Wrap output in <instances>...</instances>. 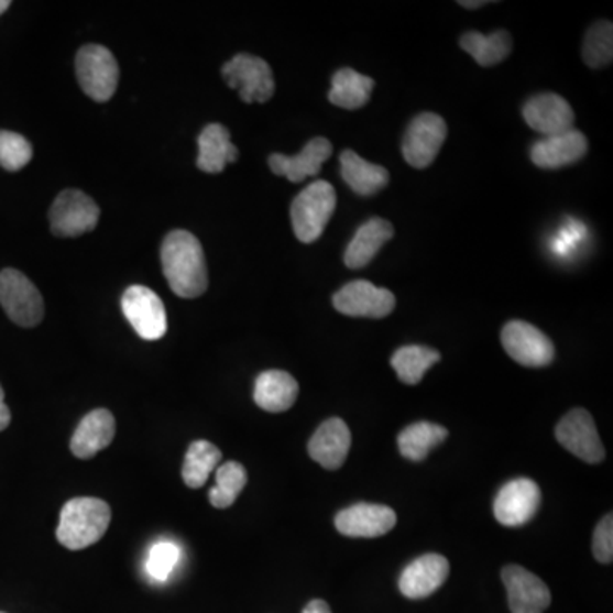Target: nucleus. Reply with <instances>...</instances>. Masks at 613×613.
<instances>
[{
  "label": "nucleus",
  "mask_w": 613,
  "mask_h": 613,
  "mask_svg": "<svg viewBox=\"0 0 613 613\" xmlns=\"http://www.w3.org/2000/svg\"><path fill=\"white\" fill-rule=\"evenodd\" d=\"M332 304L344 316L384 319L394 313L395 297L387 288L375 286L366 280H357L336 292Z\"/></svg>",
  "instance_id": "9b49d317"
},
{
  "label": "nucleus",
  "mask_w": 613,
  "mask_h": 613,
  "mask_svg": "<svg viewBox=\"0 0 613 613\" xmlns=\"http://www.w3.org/2000/svg\"><path fill=\"white\" fill-rule=\"evenodd\" d=\"M11 425V411L6 406L4 388L0 385V431H4Z\"/></svg>",
  "instance_id": "c9c22d12"
},
{
  "label": "nucleus",
  "mask_w": 613,
  "mask_h": 613,
  "mask_svg": "<svg viewBox=\"0 0 613 613\" xmlns=\"http://www.w3.org/2000/svg\"><path fill=\"white\" fill-rule=\"evenodd\" d=\"M501 578L508 591L512 613H544L549 609L552 602L549 588L534 572L512 565L503 569Z\"/></svg>",
  "instance_id": "4468645a"
},
{
  "label": "nucleus",
  "mask_w": 613,
  "mask_h": 613,
  "mask_svg": "<svg viewBox=\"0 0 613 613\" xmlns=\"http://www.w3.org/2000/svg\"><path fill=\"white\" fill-rule=\"evenodd\" d=\"M239 151L230 140L229 130L220 123L205 127L198 136V158L196 166L208 174H219L226 169L227 164L238 161Z\"/></svg>",
  "instance_id": "5701e85b"
},
{
  "label": "nucleus",
  "mask_w": 613,
  "mask_h": 613,
  "mask_svg": "<svg viewBox=\"0 0 613 613\" xmlns=\"http://www.w3.org/2000/svg\"><path fill=\"white\" fill-rule=\"evenodd\" d=\"M556 438L566 450L583 462L599 463L605 459V448L588 411L572 409L566 414L557 425Z\"/></svg>",
  "instance_id": "f8f14e48"
},
{
  "label": "nucleus",
  "mask_w": 613,
  "mask_h": 613,
  "mask_svg": "<svg viewBox=\"0 0 613 613\" xmlns=\"http://www.w3.org/2000/svg\"><path fill=\"white\" fill-rule=\"evenodd\" d=\"M0 613H4V612H0Z\"/></svg>",
  "instance_id": "ea45409f"
},
{
  "label": "nucleus",
  "mask_w": 613,
  "mask_h": 613,
  "mask_svg": "<svg viewBox=\"0 0 613 613\" xmlns=\"http://www.w3.org/2000/svg\"><path fill=\"white\" fill-rule=\"evenodd\" d=\"M33 158L31 143L20 133L0 130V167L9 173H18Z\"/></svg>",
  "instance_id": "473e14b6"
},
{
  "label": "nucleus",
  "mask_w": 613,
  "mask_h": 613,
  "mask_svg": "<svg viewBox=\"0 0 613 613\" xmlns=\"http://www.w3.org/2000/svg\"><path fill=\"white\" fill-rule=\"evenodd\" d=\"M222 452L207 440L193 441L183 463V481L189 490H200L219 467Z\"/></svg>",
  "instance_id": "c85d7f7f"
},
{
  "label": "nucleus",
  "mask_w": 613,
  "mask_h": 613,
  "mask_svg": "<svg viewBox=\"0 0 613 613\" xmlns=\"http://www.w3.org/2000/svg\"><path fill=\"white\" fill-rule=\"evenodd\" d=\"M336 204L335 188L328 182H314L298 193L291 208L292 227L298 241L313 244L320 239L335 214Z\"/></svg>",
  "instance_id": "7ed1b4c3"
},
{
  "label": "nucleus",
  "mask_w": 613,
  "mask_h": 613,
  "mask_svg": "<svg viewBox=\"0 0 613 613\" xmlns=\"http://www.w3.org/2000/svg\"><path fill=\"white\" fill-rule=\"evenodd\" d=\"M76 72L84 95L98 102L113 98L120 80V67L110 50L101 45L83 46L77 53Z\"/></svg>",
  "instance_id": "39448f33"
},
{
  "label": "nucleus",
  "mask_w": 613,
  "mask_h": 613,
  "mask_svg": "<svg viewBox=\"0 0 613 613\" xmlns=\"http://www.w3.org/2000/svg\"><path fill=\"white\" fill-rule=\"evenodd\" d=\"M298 397V384L291 373L267 370L261 373L254 385V403L267 413L291 409Z\"/></svg>",
  "instance_id": "b1692460"
},
{
  "label": "nucleus",
  "mask_w": 613,
  "mask_h": 613,
  "mask_svg": "<svg viewBox=\"0 0 613 613\" xmlns=\"http://www.w3.org/2000/svg\"><path fill=\"white\" fill-rule=\"evenodd\" d=\"M339 534L351 538H375L388 534L397 523L394 510L384 504L358 503L336 516Z\"/></svg>",
  "instance_id": "2eb2a0df"
},
{
  "label": "nucleus",
  "mask_w": 613,
  "mask_h": 613,
  "mask_svg": "<svg viewBox=\"0 0 613 613\" xmlns=\"http://www.w3.org/2000/svg\"><path fill=\"white\" fill-rule=\"evenodd\" d=\"M440 360L441 354L437 350L413 344V347H403L395 351L391 358V365L401 382L407 385H418L425 373L433 365H437Z\"/></svg>",
  "instance_id": "c756f323"
},
{
  "label": "nucleus",
  "mask_w": 613,
  "mask_h": 613,
  "mask_svg": "<svg viewBox=\"0 0 613 613\" xmlns=\"http://www.w3.org/2000/svg\"><path fill=\"white\" fill-rule=\"evenodd\" d=\"M593 556L596 561L610 565L613 561V518L606 515L593 535Z\"/></svg>",
  "instance_id": "f704fd0d"
},
{
  "label": "nucleus",
  "mask_w": 613,
  "mask_h": 613,
  "mask_svg": "<svg viewBox=\"0 0 613 613\" xmlns=\"http://www.w3.org/2000/svg\"><path fill=\"white\" fill-rule=\"evenodd\" d=\"M121 309L136 335L145 341H157L166 335V307L147 286L133 285L127 288L121 298Z\"/></svg>",
  "instance_id": "6e6552de"
},
{
  "label": "nucleus",
  "mask_w": 613,
  "mask_h": 613,
  "mask_svg": "<svg viewBox=\"0 0 613 613\" xmlns=\"http://www.w3.org/2000/svg\"><path fill=\"white\" fill-rule=\"evenodd\" d=\"M110 504L99 497H74L64 504L58 523V543L68 550L95 546L110 527Z\"/></svg>",
  "instance_id": "f03ea898"
},
{
  "label": "nucleus",
  "mask_w": 613,
  "mask_h": 613,
  "mask_svg": "<svg viewBox=\"0 0 613 613\" xmlns=\"http://www.w3.org/2000/svg\"><path fill=\"white\" fill-rule=\"evenodd\" d=\"M248 484V472L239 462H226L217 469V484L208 493L211 506L219 510L229 508Z\"/></svg>",
  "instance_id": "7c9ffc66"
},
{
  "label": "nucleus",
  "mask_w": 613,
  "mask_h": 613,
  "mask_svg": "<svg viewBox=\"0 0 613 613\" xmlns=\"http://www.w3.org/2000/svg\"><path fill=\"white\" fill-rule=\"evenodd\" d=\"M460 46L481 67H493L508 57L512 53L513 42L508 31L500 30L491 34L469 31L460 39Z\"/></svg>",
  "instance_id": "bb28decb"
},
{
  "label": "nucleus",
  "mask_w": 613,
  "mask_h": 613,
  "mask_svg": "<svg viewBox=\"0 0 613 613\" xmlns=\"http://www.w3.org/2000/svg\"><path fill=\"white\" fill-rule=\"evenodd\" d=\"M351 448V431L341 418L324 422L309 441V456L328 471H338Z\"/></svg>",
  "instance_id": "aec40b11"
},
{
  "label": "nucleus",
  "mask_w": 613,
  "mask_h": 613,
  "mask_svg": "<svg viewBox=\"0 0 613 613\" xmlns=\"http://www.w3.org/2000/svg\"><path fill=\"white\" fill-rule=\"evenodd\" d=\"M0 305L9 319L21 328H34L45 316V304L39 288L14 267L0 272Z\"/></svg>",
  "instance_id": "20e7f679"
},
{
  "label": "nucleus",
  "mask_w": 613,
  "mask_h": 613,
  "mask_svg": "<svg viewBox=\"0 0 613 613\" xmlns=\"http://www.w3.org/2000/svg\"><path fill=\"white\" fill-rule=\"evenodd\" d=\"M179 559H182V549L169 540H162L152 546L147 557V572L152 580L158 583L169 580Z\"/></svg>",
  "instance_id": "72a5a7b5"
},
{
  "label": "nucleus",
  "mask_w": 613,
  "mask_h": 613,
  "mask_svg": "<svg viewBox=\"0 0 613 613\" xmlns=\"http://www.w3.org/2000/svg\"><path fill=\"white\" fill-rule=\"evenodd\" d=\"M448 437V429L435 423L419 422L407 426L397 437L401 456L413 462H422L429 456L433 448L444 444Z\"/></svg>",
  "instance_id": "cd10ccee"
},
{
  "label": "nucleus",
  "mask_w": 613,
  "mask_h": 613,
  "mask_svg": "<svg viewBox=\"0 0 613 613\" xmlns=\"http://www.w3.org/2000/svg\"><path fill=\"white\" fill-rule=\"evenodd\" d=\"M341 176L358 196H372L388 185V171L360 157L357 152L342 151L339 155Z\"/></svg>",
  "instance_id": "393cba45"
},
{
  "label": "nucleus",
  "mask_w": 613,
  "mask_h": 613,
  "mask_svg": "<svg viewBox=\"0 0 613 613\" xmlns=\"http://www.w3.org/2000/svg\"><path fill=\"white\" fill-rule=\"evenodd\" d=\"M613 24L600 21L588 30L583 43L584 64L591 68H603L612 64Z\"/></svg>",
  "instance_id": "2f4dec72"
},
{
  "label": "nucleus",
  "mask_w": 613,
  "mask_h": 613,
  "mask_svg": "<svg viewBox=\"0 0 613 613\" xmlns=\"http://www.w3.org/2000/svg\"><path fill=\"white\" fill-rule=\"evenodd\" d=\"M447 123L435 113H422L411 121L403 139V155L409 166L425 169L437 158L447 140Z\"/></svg>",
  "instance_id": "9d476101"
},
{
  "label": "nucleus",
  "mask_w": 613,
  "mask_h": 613,
  "mask_svg": "<svg viewBox=\"0 0 613 613\" xmlns=\"http://www.w3.org/2000/svg\"><path fill=\"white\" fill-rule=\"evenodd\" d=\"M373 87L375 80L370 77L358 74L353 68H339L332 76L328 98L342 110H360L372 98Z\"/></svg>",
  "instance_id": "a878e982"
},
{
  "label": "nucleus",
  "mask_w": 613,
  "mask_h": 613,
  "mask_svg": "<svg viewBox=\"0 0 613 613\" xmlns=\"http://www.w3.org/2000/svg\"><path fill=\"white\" fill-rule=\"evenodd\" d=\"M222 76L230 89L239 91L242 101L267 102L275 95V77L267 62L249 53H239L222 68Z\"/></svg>",
  "instance_id": "423d86ee"
},
{
  "label": "nucleus",
  "mask_w": 613,
  "mask_h": 613,
  "mask_svg": "<svg viewBox=\"0 0 613 613\" xmlns=\"http://www.w3.org/2000/svg\"><path fill=\"white\" fill-rule=\"evenodd\" d=\"M503 348L516 363L530 369H540L552 363V341L540 329L525 320H512L501 331Z\"/></svg>",
  "instance_id": "1a4fd4ad"
},
{
  "label": "nucleus",
  "mask_w": 613,
  "mask_h": 613,
  "mask_svg": "<svg viewBox=\"0 0 613 613\" xmlns=\"http://www.w3.org/2000/svg\"><path fill=\"white\" fill-rule=\"evenodd\" d=\"M485 4H490V2H485V0H479V2H466V0H460L459 2V6L467 9H478Z\"/></svg>",
  "instance_id": "4c0bfd02"
},
{
  "label": "nucleus",
  "mask_w": 613,
  "mask_h": 613,
  "mask_svg": "<svg viewBox=\"0 0 613 613\" xmlns=\"http://www.w3.org/2000/svg\"><path fill=\"white\" fill-rule=\"evenodd\" d=\"M394 238V227L387 220L375 219L366 220L363 226L358 227L354 238L348 244L344 252V264L350 270H362L372 263L373 258L379 254L382 245Z\"/></svg>",
  "instance_id": "4be33fe9"
},
{
  "label": "nucleus",
  "mask_w": 613,
  "mask_h": 613,
  "mask_svg": "<svg viewBox=\"0 0 613 613\" xmlns=\"http://www.w3.org/2000/svg\"><path fill=\"white\" fill-rule=\"evenodd\" d=\"M9 8H11V2H9V0H0V15L4 14Z\"/></svg>",
  "instance_id": "58836bf2"
},
{
  "label": "nucleus",
  "mask_w": 613,
  "mask_h": 613,
  "mask_svg": "<svg viewBox=\"0 0 613 613\" xmlns=\"http://www.w3.org/2000/svg\"><path fill=\"white\" fill-rule=\"evenodd\" d=\"M117 435V422L108 409H95L84 416L70 440V450L77 459H92L110 447Z\"/></svg>",
  "instance_id": "412c9836"
},
{
  "label": "nucleus",
  "mask_w": 613,
  "mask_h": 613,
  "mask_svg": "<svg viewBox=\"0 0 613 613\" xmlns=\"http://www.w3.org/2000/svg\"><path fill=\"white\" fill-rule=\"evenodd\" d=\"M332 154V145L328 139L316 136L307 142L302 152L297 155H270V169L276 176H283L292 183H302L307 177L317 176L322 169L324 162L328 161Z\"/></svg>",
  "instance_id": "a211bd4d"
},
{
  "label": "nucleus",
  "mask_w": 613,
  "mask_h": 613,
  "mask_svg": "<svg viewBox=\"0 0 613 613\" xmlns=\"http://www.w3.org/2000/svg\"><path fill=\"white\" fill-rule=\"evenodd\" d=\"M523 118L528 127L544 136L568 132L574 124V111L569 102L554 92L534 96L523 105Z\"/></svg>",
  "instance_id": "dca6fc26"
},
{
  "label": "nucleus",
  "mask_w": 613,
  "mask_h": 613,
  "mask_svg": "<svg viewBox=\"0 0 613 613\" xmlns=\"http://www.w3.org/2000/svg\"><path fill=\"white\" fill-rule=\"evenodd\" d=\"M450 562L440 554H425L411 562L399 578L401 593L411 600H422L435 593L447 581Z\"/></svg>",
  "instance_id": "6ab92c4d"
},
{
  "label": "nucleus",
  "mask_w": 613,
  "mask_h": 613,
  "mask_svg": "<svg viewBox=\"0 0 613 613\" xmlns=\"http://www.w3.org/2000/svg\"><path fill=\"white\" fill-rule=\"evenodd\" d=\"M588 152V140L580 130H568L557 135L544 136L534 143L532 162L540 169H561L581 161Z\"/></svg>",
  "instance_id": "f3484780"
},
{
  "label": "nucleus",
  "mask_w": 613,
  "mask_h": 613,
  "mask_svg": "<svg viewBox=\"0 0 613 613\" xmlns=\"http://www.w3.org/2000/svg\"><path fill=\"white\" fill-rule=\"evenodd\" d=\"M540 490L532 479L519 478L506 482L494 500V518L503 527H522L540 508Z\"/></svg>",
  "instance_id": "ddd939ff"
},
{
  "label": "nucleus",
  "mask_w": 613,
  "mask_h": 613,
  "mask_svg": "<svg viewBox=\"0 0 613 613\" xmlns=\"http://www.w3.org/2000/svg\"><path fill=\"white\" fill-rule=\"evenodd\" d=\"M99 214L101 211L91 196L79 189H65L50 208V227L57 238H79L96 229Z\"/></svg>",
  "instance_id": "0eeeda50"
},
{
  "label": "nucleus",
  "mask_w": 613,
  "mask_h": 613,
  "mask_svg": "<svg viewBox=\"0 0 613 613\" xmlns=\"http://www.w3.org/2000/svg\"><path fill=\"white\" fill-rule=\"evenodd\" d=\"M161 260L162 272L177 297L198 298L207 292V260L191 232L173 230L162 242Z\"/></svg>",
  "instance_id": "f257e3e1"
},
{
  "label": "nucleus",
  "mask_w": 613,
  "mask_h": 613,
  "mask_svg": "<svg viewBox=\"0 0 613 613\" xmlns=\"http://www.w3.org/2000/svg\"><path fill=\"white\" fill-rule=\"evenodd\" d=\"M302 613H332L331 609H329L328 603L324 602V600H313L309 605L305 606L304 612Z\"/></svg>",
  "instance_id": "e433bc0d"
}]
</instances>
